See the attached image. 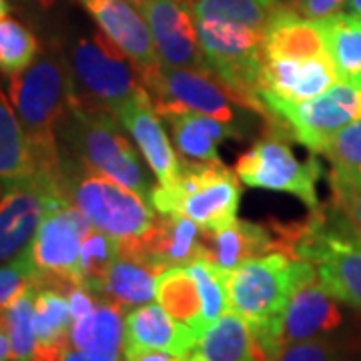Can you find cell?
Segmentation results:
<instances>
[{
    "mask_svg": "<svg viewBox=\"0 0 361 361\" xmlns=\"http://www.w3.org/2000/svg\"><path fill=\"white\" fill-rule=\"evenodd\" d=\"M348 8L349 13L361 16V0H348Z\"/></svg>",
    "mask_w": 361,
    "mask_h": 361,
    "instance_id": "obj_43",
    "label": "cell"
},
{
    "mask_svg": "<svg viewBox=\"0 0 361 361\" xmlns=\"http://www.w3.org/2000/svg\"><path fill=\"white\" fill-rule=\"evenodd\" d=\"M275 361H329V349L319 339L287 343Z\"/></svg>",
    "mask_w": 361,
    "mask_h": 361,
    "instance_id": "obj_37",
    "label": "cell"
},
{
    "mask_svg": "<svg viewBox=\"0 0 361 361\" xmlns=\"http://www.w3.org/2000/svg\"><path fill=\"white\" fill-rule=\"evenodd\" d=\"M293 257L315 265L319 283L334 299L361 310V233L334 203L311 209Z\"/></svg>",
    "mask_w": 361,
    "mask_h": 361,
    "instance_id": "obj_4",
    "label": "cell"
},
{
    "mask_svg": "<svg viewBox=\"0 0 361 361\" xmlns=\"http://www.w3.org/2000/svg\"><path fill=\"white\" fill-rule=\"evenodd\" d=\"M118 257H121V241L94 227L80 245V257H78L80 285L87 287L94 297L99 295L106 271L111 269V265Z\"/></svg>",
    "mask_w": 361,
    "mask_h": 361,
    "instance_id": "obj_31",
    "label": "cell"
},
{
    "mask_svg": "<svg viewBox=\"0 0 361 361\" xmlns=\"http://www.w3.org/2000/svg\"><path fill=\"white\" fill-rule=\"evenodd\" d=\"M259 99L267 109L269 129L295 139L311 153H323L339 130L361 118V90L345 80L303 103L285 101L269 90H259Z\"/></svg>",
    "mask_w": 361,
    "mask_h": 361,
    "instance_id": "obj_8",
    "label": "cell"
},
{
    "mask_svg": "<svg viewBox=\"0 0 361 361\" xmlns=\"http://www.w3.org/2000/svg\"><path fill=\"white\" fill-rule=\"evenodd\" d=\"M313 279H317L313 263L281 251L249 259L227 273L229 310L249 323L267 361H275L285 348V310L293 291Z\"/></svg>",
    "mask_w": 361,
    "mask_h": 361,
    "instance_id": "obj_1",
    "label": "cell"
},
{
    "mask_svg": "<svg viewBox=\"0 0 361 361\" xmlns=\"http://www.w3.org/2000/svg\"><path fill=\"white\" fill-rule=\"evenodd\" d=\"M279 2H285V4H293L295 0H279Z\"/></svg>",
    "mask_w": 361,
    "mask_h": 361,
    "instance_id": "obj_47",
    "label": "cell"
},
{
    "mask_svg": "<svg viewBox=\"0 0 361 361\" xmlns=\"http://www.w3.org/2000/svg\"><path fill=\"white\" fill-rule=\"evenodd\" d=\"M61 187L68 203L78 207L97 229L118 241L149 231L157 217L153 205H147L135 191L63 151Z\"/></svg>",
    "mask_w": 361,
    "mask_h": 361,
    "instance_id": "obj_5",
    "label": "cell"
},
{
    "mask_svg": "<svg viewBox=\"0 0 361 361\" xmlns=\"http://www.w3.org/2000/svg\"><path fill=\"white\" fill-rule=\"evenodd\" d=\"M203 259L215 263L217 267L231 271L249 259L269 255L277 251V239L269 225H259L251 221L235 219L231 225L219 231L203 229Z\"/></svg>",
    "mask_w": 361,
    "mask_h": 361,
    "instance_id": "obj_19",
    "label": "cell"
},
{
    "mask_svg": "<svg viewBox=\"0 0 361 361\" xmlns=\"http://www.w3.org/2000/svg\"><path fill=\"white\" fill-rule=\"evenodd\" d=\"M0 189H2V187H0Z\"/></svg>",
    "mask_w": 361,
    "mask_h": 361,
    "instance_id": "obj_49",
    "label": "cell"
},
{
    "mask_svg": "<svg viewBox=\"0 0 361 361\" xmlns=\"http://www.w3.org/2000/svg\"><path fill=\"white\" fill-rule=\"evenodd\" d=\"M71 78L78 103L113 116L121 115L147 92L135 63L103 32L77 40L71 59Z\"/></svg>",
    "mask_w": 361,
    "mask_h": 361,
    "instance_id": "obj_7",
    "label": "cell"
},
{
    "mask_svg": "<svg viewBox=\"0 0 361 361\" xmlns=\"http://www.w3.org/2000/svg\"><path fill=\"white\" fill-rule=\"evenodd\" d=\"M348 0H295L291 6L297 13L303 14L311 20H323L331 14H337L341 6H345Z\"/></svg>",
    "mask_w": 361,
    "mask_h": 361,
    "instance_id": "obj_38",
    "label": "cell"
},
{
    "mask_svg": "<svg viewBox=\"0 0 361 361\" xmlns=\"http://www.w3.org/2000/svg\"><path fill=\"white\" fill-rule=\"evenodd\" d=\"M8 92L37 171L61 177L59 129L75 99L68 65L54 52L42 54L30 68L11 78Z\"/></svg>",
    "mask_w": 361,
    "mask_h": 361,
    "instance_id": "obj_2",
    "label": "cell"
},
{
    "mask_svg": "<svg viewBox=\"0 0 361 361\" xmlns=\"http://www.w3.org/2000/svg\"><path fill=\"white\" fill-rule=\"evenodd\" d=\"M221 163L180 159L179 175L153 189L151 205L161 215H185L199 227L219 231L237 219L241 183Z\"/></svg>",
    "mask_w": 361,
    "mask_h": 361,
    "instance_id": "obj_6",
    "label": "cell"
},
{
    "mask_svg": "<svg viewBox=\"0 0 361 361\" xmlns=\"http://www.w3.org/2000/svg\"><path fill=\"white\" fill-rule=\"evenodd\" d=\"M187 361H267L253 339L249 323L237 313H225L185 357Z\"/></svg>",
    "mask_w": 361,
    "mask_h": 361,
    "instance_id": "obj_23",
    "label": "cell"
},
{
    "mask_svg": "<svg viewBox=\"0 0 361 361\" xmlns=\"http://www.w3.org/2000/svg\"><path fill=\"white\" fill-rule=\"evenodd\" d=\"M163 271L142 259L121 255L106 271L97 299L109 301L123 311L139 307L157 295V279Z\"/></svg>",
    "mask_w": 361,
    "mask_h": 361,
    "instance_id": "obj_24",
    "label": "cell"
},
{
    "mask_svg": "<svg viewBox=\"0 0 361 361\" xmlns=\"http://www.w3.org/2000/svg\"><path fill=\"white\" fill-rule=\"evenodd\" d=\"M37 275H39V269H37L30 245L26 247L18 257L0 265V310H4L14 297L23 293V289L30 281H35Z\"/></svg>",
    "mask_w": 361,
    "mask_h": 361,
    "instance_id": "obj_35",
    "label": "cell"
},
{
    "mask_svg": "<svg viewBox=\"0 0 361 361\" xmlns=\"http://www.w3.org/2000/svg\"><path fill=\"white\" fill-rule=\"evenodd\" d=\"M187 269L199 285V293L203 301V319L209 327L229 310V293H227L229 271L221 269L207 259H197L191 265H187Z\"/></svg>",
    "mask_w": 361,
    "mask_h": 361,
    "instance_id": "obj_32",
    "label": "cell"
},
{
    "mask_svg": "<svg viewBox=\"0 0 361 361\" xmlns=\"http://www.w3.org/2000/svg\"><path fill=\"white\" fill-rule=\"evenodd\" d=\"M341 325V311L336 305L334 297L329 295L319 277L299 285L287 303L283 322V341L295 343L313 339L319 334L334 331Z\"/></svg>",
    "mask_w": 361,
    "mask_h": 361,
    "instance_id": "obj_20",
    "label": "cell"
},
{
    "mask_svg": "<svg viewBox=\"0 0 361 361\" xmlns=\"http://www.w3.org/2000/svg\"><path fill=\"white\" fill-rule=\"evenodd\" d=\"M265 59L329 56L322 20H311L285 2H277L263 26Z\"/></svg>",
    "mask_w": 361,
    "mask_h": 361,
    "instance_id": "obj_17",
    "label": "cell"
},
{
    "mask_svg": "<svg viewBox=\"0 0 361 361\" xmlns=\"http://www.w3.org/2000/svg\"><path fill=\"white\" fill-rule=\"evenodd\" d=\"M59 142H63L65 153L85 161L109 179L125 185L145 201H151L155 189L151 175L142 167L135 147L118 129L116 116L85 106L73 99L59 129Z\"/></svg>",
    "mask_w": 361,
    "mask_h": 361,
    "instance_id": "obj_3",
    "label": "cell"
},
{
    "mask_svg": "<svg viewBox=\"0 0 361 361\" xmlns=\"http://www.w3.org/2000/svg\"><path fill=\"white\" fill-rule=\"evenodd\" d=\"M73 315L68 310V297L54 285L37 281L35 297V331L37 353L32 361H61L65 348L71 343Z\"/></svg>",
    "mask_w": 361,
    "mask_h": 361,
    "instance_id": "obj_22",
    "label": "cell"
},
{
    "mask_svg": "<svg viewBox=\"0 0 361 361\" xmlns=\"http://www.w3.org/2000/svg\"><path fill=\"white\" fill-rule=\"evenodd\" d=\"M116 121L129 130L137 147L141 149L147 165L155 173L159 185H169L179 175L180 159H177L167 133L163 129L159 113L151 103L149 92L141 94L135 103H130Z\"/></svg>",
    "mask_w": 361,
    "mask_h": 361,
    "instance_id": "obj_18",
    "label": "cell"
},
{
    "mask_svg": "<svg viewBox=\"0 0 361 361\" xmlns=\"http://www.w3.org/2000/svg\"><path fill=\"white\" fill-rule=\"evenodd\" d=\"M331 203L351 221V225L361 233V183L345 179L337 173H329Z\"/></svg>",
    "mask_w": 361,
    "mask_h": 361,
    "instance_id": "obj_36",
    "label": "cell"
},
{
    "mask_svg": "<svg viewBox=\"0 0 361 361\" xmlns=\"http://www.w3.org/2000/svg\"><path fill=\"white\" fill-rule=\"evenodd\" d=\"M37 173L23 125L0 90V187L8 189Z\"/></svg>",
    "mask_w": 361,
    "mask_h": 361,
    "instance_id": "obj_27",
    "label": "cell"
},
{
    "mask_svg": "<svg viewBox=\"0 0 361 361\" xmlns=\"http://www.w3.org/2000/svg\"><path fill=\"white\" fill-rule=\"evenodd\" d=\"M336 82L339 75L329 56L265 59L259 90H269L291 103H303L323 94Z\"/></svg>",
    "mask_w": 361,
    "mask_h": 361,
    "instance_id": "obj_16",
    "label": "cell"
},
{
    "mask_svg": "<svg viewBox=\"0 0 361 361\" xmlns=\"http://www.w3.org/2000/svg\"><path fill=\"white\" fill-rule=\"evenodd\" d=\"M11 360V336L6 327L4 310H0V361Z\"/></svg>",
    "mask_w": 361,
    "mask_h": 361,
    "instance_id": "obj_42",
    "label": "cell"
},
{
    "mask_svg": "<svg viewBox=\"0 0 361 361\" xmlns=\"http://www.w3.org/2000/svg\"><path fill=\"white\" fill-rule=\"evenodd\" d=\"M66 201L61 177L37 171L4 189L0 197V265L18 257L35 241L44 215Z\"/></svg>",
    "mask_w": 361,
    "mask_h": 361,
    "instance_id": "obj_11",
    "label": "cell"
},
{
    "mask_svg": "<svg viewBox=\"0 0 361 361\" xmlns=\"http://www.w3.org/2000/svg\"><path fill=\"white\" fill-rule=\"evenodd\" d=\"M195 2L197 0H149L141 8L163 66L209 71L199 42Z\"/></svg>",
    "mask_w": 361,
    "mask_h": 361,
    "instance_id": "obj_12",
    "label": "cell"
},
{
    "mask_svg": "<svg viewBox=\"0 0 361 361\" xmlns=\"http://www.w3.org/2000/svg\"><path fill=\"white\" fill-rule=\"evenodd\" d=\"M94 229L90 219L73 203L51 209L30 243L39 273L68 277L80 285L78 257L85 237Z\"/></svg>",
    "mask_w": 361,
    "mask_h": 361,
    "instance_id": "obj_13",
    "label": "cell"
},
{
    "mask_svg": "<svg viewBox=\"0 0 361 361\" xmlns=\"http://www.w3.org/2000/svg\"><path fill=\"white\" fill-rule=\"evenodd\" d=\"M235 173L249 187L291 193L311 209L319 207L317 180L323 177L319 159L310 157L307 161H299L287 137L275 129L267 130L263 139L239 157Z\"/></svg>",
    "mask_w": 361,
    "mask_h": 361,
    "instance_id": "obj_9",
    "label": "cell"
},
{
    "mask_svg": "<svg viewBox=\"0 0 361 361\" xmlns=\"http://www.w3.org/2000/svg\"><path fill=\"white\" fill-rule=\"evenodd\" d=\"M37 2H39L42 8H51V6L54 4V2H56V0H37Z\"/></svg>",
    "mask_w": 361,
    "mask_h": 361,
    "instance_id": "obj_46",
    "label": "cell"
},
{
    "mask_svg": "<svg viewBox=\"0 0 361 361\" xmlns=\"http://www.w3.org/2000/svg\"><path fill=\"white\" fill-rule=\"evenodd\" d=\"M355 87H357V89L361 90V78H360V80H357V82H355Z\"/></svg>",
    "mask_w": 361,
    "mask_h": 361,
    "instance_id": "obj_48",
    "label": "cell"
},
{
    "mask_svg": "<svg viewBox=\"0 0 361 361\" xmlns=\"http://www.w3.org/2000/svg\"><path fill=\"white\" fill-rule=\"evenodd\" d=\"M323 155L334 173L361 183V118L339 130L323 149Z\"/></svg>",
    "mask_w": 361,
    "mask_h": 361,
    "instance_id": "obj_34",
    "label": "cell"
},
{
    "mask_svg": "<svg viewBox=\"0 0 361 361\" xmlns=\"http://www.w3.org/2000/svg\"><path fill=\"white\" fill-rule=\"evenodd\" d=\"M157 303L171 317L201 336L207 331L199 285L187 267H169L157 279Z\"/></svg>",
    "mask_w": 361,
    "mask_h": 361,
    "instance_id": "obj_25",
    "label": "cell"
},
{
    "mask_svg": "<svg viewBox=\"0 0 361 361\" xmlns=\"http://www.w3.org/2000/svg\"><path fill=\"white\" fill-rule=\"evenodd\" d=\"M106 39L135 63L141 78L161 66L151 28L129 0H78Z\"/></svg>",
    "mask_w": 361,
    "mask_h": 361,
    "instance_id": "obj_14",
    "label": "cell"
},
{
    "mask_svg": "<svg viewBox=\"0 0 361 361\" xmlns=\"http://www.w3.org/2000/svg\"><path fill=\"white\" fill-rule=\"evenodd\" d=\"M61 361H118L116 357H106V355H99V353H90V351H82L77 349L75 345H66Z\"/></svg>",
    "mask_w": 361,
    "mask_h": 361,
    "instance_id": "obj_40",
    "label": "cell"
},
{
    "mask_svg": "<svg viewBox=\"0 0 361 361\" xmlns=\"http://www.w3.org/2000/svg\"><path fill=\"white\" fill-rule=\"evenodd\" d=\"M35 297L37 279L23 289L4 307L6 327L11 336V360L32 361L37 353V331H35Z\"/></svg>",
    "mask_w": 361,
    "mask_h": 361,
    "instance_id": "obj_29",
    "label": "cell"
},
{
    "mask_svg": "<svg viewBox=\"0 0 361 361\" xmlns=\"http://www.w3.org/2000/svg\"><path fill=\"white\" fill-rule=\"evenodd\" d=\"M141 82L163 118L175 113H203L227 123L237 121L231 92L209 71L161 65L145 75Z\"/></svg>",
    "mask_w": 361,
    "mask_h": 361,
    "instance_id": "obj_10",
    "label": "cell"
},
{
    "mask_svg": "<svg viewBox=\"0 0 361 361\" xmlns=\"http://www.w3.org/2000/svg\"><path fill=\"white\" fill-rule=\"evenodd\" d=\"M279 0H197V18H221L261 28Z\"/></svg>",
    "mask_w": 361,
    "mask_h": 361,
    "instance_id": "obj_33",
    "label": "cell"
},
{
    "mask_svg": "<svg viewBox=\"0 0 361 361\" xmlns=\"http://www.w3.org/2000/svg\"><path fill=\"white\" fill-rule=\"evenodd\" d=\"M40 56V42L35 32L16 18L0 20V75L13 78L35 65Z\"/></svg>",
    "mask_w": 361,
    "mask_h": 361,
    "instance_id": "obj_30",
    "label": "cell"
},
{
    "mask_svg": "<svg viewBox=\"0 0 361 361\" xmlns=\"http://www.w3.org/2000/svg\"><path fill=\"white\" fill-rule=\"evenodd\" d=\"M165 118L171 125L173 141L180 155L191 161L221 163L217 151L221 142L243 137L235 123H227L203 113H175Z\"/></svg>",
    "mask_w": 361,
    "mask_h": 361,
    "instance_id": "obj_21",
    "label": "cell"
},
{
    "mask_svg": "<svg viewBox=\"0 0 361 361\" xmlns=\"http://www.w3.org/2000/svg\"><path fill=\"white\" fill-rule=\"evenodd\" d=\"M8 13H11V2L8 0H0V20L6 18Z\"/></svg>",
    "mask_w": 361,
    "mask_h": 361,
    "instance_id": "obj_44",
    "label": "cell"
},
{
    "mask_svg": "<svg viewBox=\"0 0 361 361\" xmlns=\"http://www.w3.org/2000/svg\"><path fill=\"white\" fill-rule=\"evenodd\" d=\"M199 336L187 325L171 317L159 303H145L137 310L127 313L125 317V341L123 353L125 357L139 351H167L173 355L187 357L197 345Z\"/></svg>",
    "mask_w": 361,
    "mask_h": 361,
    "instance_id": "obj_15",
    "label": "cell"
},
{
    "mask_svg": "<svg viewBox=\"0 0 361 361\" xmlns=\"http://www.w3.org/2000/svg\"><path fill=\"white\" fill-rule=\"evenodd\" d=\"M129 2L133 4V6H135V8H139V11H141L142 6H145V4H147L149 0H129Z\"/></svg>",
    "mask_w": 361,
    "mask_h": 361,
    "instance_id": "obj_45",
    "label": "cell"
},
{
    "mask_svg": "<svg viewBox=\"0 0 361 361\" xmlns=\"http://www.w3.org/2000/svg\"><path fill=\"white\" fill-rule=\"evenodd\" d=\"M125 361H187L180 355H173L167 351H157V349H149V351H139V353H133L127 355Z\"/></svg>",
    "mask_w": 361,
    "mask_h": 361,
    "instance_id": "obj_41",
    "label": "cell"
},
{
    "mask_svg": "<svg viewBox=\"0 0 361 361\" xmlns=\"http://www.w3.org/2000/svg\"><path fill=\"white\" fill-rule=\"evenodd\" d=\"M66 297H68V310H71V315H73L75 322L94 310V299L97 297L92 295L89 289L82 287V285H75Z\"/></svg>",
    "mask_w": 361,
    "mask_h": 361,
    "instance_id": "obj_39",
    "label": "cell"
},
{
    "mask_svg": "<svg viewBox=\"0 0 361 361\" xmlns=\"http://www.w3.org/2000/svg\"><path fill=\"white\" fill-rule=\"evenodd\" d=\"M123 310L109 301H101L94 310L73 322L71 345L82 351L99 353L106 357H116L125 341V319Z\"/></svg>",
    "mask_w": 361,
    "mask_h": 361,
    "instance_id": "obj_26",
    "label": "cell"
},
{
    "mask_svg": "<svg viewBox=\"0 0 361 361\" xmlns=\"http://www.w3.org/2000/svg\"><path fill=\"white\" fill-rule=\"evenodd\" d=\"M327 54L339 80L355 85L361 78V16L337 13L323 18Z\"/></svg>",
    "mask_w": 361,
    "mask_h": 361,
    "instance_id": "obj_28",
    "label": "cell"
}]
</instances>
